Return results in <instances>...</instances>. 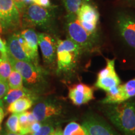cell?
<instances>
[{
  "mask_svg": "<svg viewBox=\"0 0 135 135\" xmlns=\"http://www.w3.org/2000/svg\"><path fill=\"white\" fill-rule=\"evenodd\" d=\"M55 9L44 8L31 3L21 14V26L23 28H40L46 33L56 37V20Z\"/></svg>",
  "mask_w": 135,
  "mask_h": 135,
  "instance_id": "1",
  "label": "cell"
},
{
  "mask_svg": "<svg viewBox=\"0 0 135 135\" xmlns=\"http://www.w3.org/2000/svg\"><path fill=\"white\" fill-rule=\"evenodd\" d=\"M103 111L110 121L124 135H135V102L103 104Z\"/></svg>",
  "mask_w": 135,
  "mask_h": 135,
  "instance_id": "2",
  "label": "cell"
},
{
  "mask_svg": "<svg viewBox=\"0 0 135 135\" xmlns=\"http://www.w3.org/2000/svg\"><path fill=\"white\" fill-rule=\"evenodd\" d=\"M83 53L81 49L69 38L58 39L56 49V73L68 75L75 71Z\"/></svg>",
  "mask_w": 135,
  "mask_h": 135,
  "instance_id": "3",
  "label": "cell"
},
{
  "mask_svg": "<svg viewBox=\"0 0 135 135\" xmlns=\"http://www.w3.org/2000/svg\"><path fill=\"white\" fill-rule=\"evenodd\" d=\"M8 57L12 68L18 71L21 74L23 81L30 87V89L38 94L43 88L46 86L48 73L41 66L34 65L29 62L16 60L9 55H8Z\"/></svg>",
  "mask_w": 135,
  "mask_h": 135,
  "instance_id": "4",
  "label": "cell"
},
{
  "mask_svg": "<svg viewBox=\"0 0 135 135\" xmlns=\"http://www.w3.org/2000/svg\"><path fill=\"white\" fill-rule=\"evenodd\" d=\"M65 29L67 38L78 45L83 53H93L98 50V37L88 33L77 18L65 17Z\"/></svg>",
  "mask_w": 135,
  "mask_h": 135,
  "instance_id": "5",
  "label": "cell"
},
{
  "mask_svg": "<svg viewBox=\"0 0 135 135\" xmlns=\"http://www.w3.org/2000/svg\"><path fill=\"white\" fill-rule=\"evenodd\" d=\"M0 22L3 33H13L22 28L21 15L14 0H0Z\"/></svg>",
  "mask_w": 135,
  "mask_h": 135,
  "instance_id": "6",
  "label": "cell"
},
{
  "mask_svg": "<svg viewBox=\"0 0 135 135\" xmlns=\"http://www.w3.org/2000/svg\"><path fill=\"white\" fill-rule=\"evenodd\" d=\"M116 28L123 43L135 56V21L133 15L127 13L118 14Z\"/></svg>",
  "mask_w": 135,
  "mask_h": 135,
  "instance_id": "7",
  "label": "cell"
},
{
  "mask_svg": "<svg viewBox=\"0 0 135 135\" xmlns=\"http://www.w3.org/2000/svg\"><path fill=\"white\" fill-rule=\"evenodd\" d=\"M63 112L64 108L61 102L53 99H45L38 103L32 111L36 120L40 122L61 116Z\"/></svg>",
  "mask_w": 135,
  "mask_h": 135,
  "instance_id": "8",
  "label": "cell"
},
{
  "mask_svg": "<svg viewBox=\"0 0 135 135\" xmlns=\"http://www.w3.org/2000/svg\"><path fill=\"white\" fill-rule=\"evenodd\" d=\"M119 84H121V80L115 70V60L107 59L106 66L98 73L94 85L108 93Z\"/></svg>",
  "mask_w": 135,
  "mask_h": 135,
  "instance_id": "9",
  "label": "cell"
},
{
  "mask_svg": "<svg viewBox=\"0 0 135 135\" xmlns=\"http://www.w3.org/2000/svg\"><path fill=\"white\" fill-rule=\"evenodd\" d=\"M77 20L88 33L98 36V25L99 13L96 6L91 3H85L77 13Z\"/></svg>",
  "mask_w": 135,
  "mask_h": 135,
  "instance_id": "10",
  "label": "cell"
},
{
  "mask_svg": "<svg viewBox=\"0 0 135 135\" xmlns=\"http://www.w3.org/2000/svg\"><path fill=\"white\" fill-rule=\"evenodd\" d=\"M38 46L41 49L44 63L53 68L56 60L58 39L53 35L46 33H39Z\"/></svg>",
  "mask_w": 135,
  "mask_h": 135,
  "instance_id": "11",
  "label": "cell"
},
{
  "mask_svg": "<svg viewBox=\"0 0 135 135\" xmlns=\"http://www.w3.org/2000/svg\"><path fill=\"white\" fill-rule=\"evenodd\" d=\"M82 125L89 135H119L101 116L94 113L84 116Z\"/></svg>",
  "mask_w": 135,
  "mask_h": 135,
  "instance_id": "12",
  "label": "cell"
},
{
  "mask_svg": "<svg viewBox=\"0 0 135 135\" xmlns=\"http://www.w3.org/2000/svg\"><path fill=\"white\" fill-rule=\"evenodd\" d=\"M135 97V78L126 83L119 84L110 91L106 93V96L101 101L102 104L119 103Z\"/></svg>",
  "mask_w": 135,
  "mask_h": 135,
  "instance_id": "13",
  "label": "cell"
},
{
  "mask_svg": "<svg viewBox=\"0 0 135 135\" xmlns=\"http://www.w3.org/2000/svg\"><path fill=\"white\" fill-rule=\"evenodd\" d=\"M68 97L75 105L86 104L94 99V88L82 83L74 84L69 88Z\"/></svg>",
  "mask_w": 135,
  "mask_h": 135,
  "instance_id": "14",
  "label": "cell"
},
{
  "mask_svg": "<svg viewBox=\"0 0 135 135\" xmlns=\"http://www.w3.org/2000/svg\"><path fill=\"white\" fill-rule=\"evenodd\" d=\"M6 47H7V54L13 58L18 61H23L33 63L31 60L25 52L19 41L18 33H13L11 36L9 37L6 43Z\"/></svg>",
  "mask_w": 135,
  "mask_h": 135,
  "instance_id": "15",
  "label": "cell"
},
{
  "mask_svg": "<svg viewBox=\"0 0 135 135\" xmlns=\"http://www.w3.org/2000/svg\"><path fill=\"white\" fill-rule=\"evenodd\" d=\"M24 38L26 45L31 52V58L33 63L40 65L38 63V35L33 28H25L20 32Z\"/></svg>",
  "mask_w": 135,
  "mask_h": 135,
  "instance_id": "16",
  "label": "cell"
},
{
  "mask_svg": "<svg viewBox=\"0 0 135 135\" xmlns=\"http://www.w3.org/2000/svg\"><path fill=\"white\" fill-rule=\"evenodd\" d=\"M24 97H30L37 100L38 99V94L24 86L18 89H9L7 93L3 98V104L8 106L17 99Z\"/></svg>",
  "mask_w": 135,
  "mask_h": 135,
  "instance_id": "17",
  "label": "cell"
},
{
  "mask_svg": "<svg viewBox=\"0 0 135 135\" xmlns=\"http://www.w3.org/2000/svg\"><path fill=\"white\" fill-rule=\"evenodd\" d=\"M35 99L30 97H24L17 99L8 106L7 111L10 113H21L31 108Z\"/></svg>",
  "mask_w": 135,
  "mask_h": 135,
  "instance_id": "18",
  "label": "cell"
},
{
  "mask_svg": "<svg viewBox=\"0 0 135 135\" xmlns=\"http://www.w3.org/2000/svg\"><path fill=\"white\" fill-rule=\"evenodd\" d=\"M91 2L92 0H63L64 7L66 11L65 17L77 18V13L83 5Z\"/></svg>",
  "mask_w": 135,
  "mask_h": 135,
  "instance_id": "19",
  "label": "cell"
},
{
  "mask_svg": "<svg viewBox=\"0 0 135 135\" xmlns=\"http://www.w3.org/2000/svg\"><path fill=\"white\" fill-rule=\"evenodd\" d=\"M63 135H89L84 126L76 122H70L65 126Z\"/></svg>",
  "mask_w": 135,
  "mask_h": 135,
  "instance_id": "20",
  "label": "cell"
},
{
  "mask_svg": "<svg viewBox=\"0 0 135 135\" xmlns=\"http://www.w3.org/2000/svg\"><path fill=\"white\" fill-rule=\"evenodd\" d=\"M12 70L13 68L8 59V55L0 54V78L7 82L8 77Z\"/></svg>",
  "mask_w": 135,
  "mask_h": 135,
  "instance_id": "21",
  "label": "cell"
},
{
  "mask_svg": "<svg viewBox=\"0 0 135 135\" xmlns=\"http://www.w3.org/2000/svg\"><path fill=\"white\" fill-rule=\"evenodd\" d=\"M7 83L9 89H18L23 87V79L18 71L12 70L8 77Z\"/></svg>",
  "mask_w": 135,
  "mask_h": 135,
  "instance_id": "22",
  "label": "cell"
},
{
  "mask_svg": "<svg viewBox=\"0 0 135 135\" xmlns=\"http://www.w3.org/2000/svg\"><path fill=\"white\" fill-rule=\"evenodd\" d=\"M6 128L8 131L19 133L20 125L19 123V113H13L8 118L6 122Z\"/></svg>",
  "mask_w": 135,
  "mask_h": 135,
  "instance_id": "23",
  "label": "cell"
},
{
  "mask_svg": "<svg viewBox=\"0 0 135 135\" xmlns=\"http://www.w3.org/2000/svg\"><path fill=\"white\" fill-rule=\"evenodd\" d=\"M55 129L53 123H47L42 124L41 127L38 131L30 135H50Z\"/></svg>",
  "mask_w": 135,
  "mask_h": 135,
  "instance_id": "24",
  "label": "cell"
},
{
  "mask_svg": "<svg viewBox=\"0 0 135 135\" xmlns=\"http://www.w3.org/2000/svg\"><path fill=\"white\" fill-rule=\"evenodd\" d=\"M8 90H9V87H8L7 82L0 78V106H3L2 99L7 93Z\"/></svg>",
  "mask_w": 135,
  "mask_h": 135,
  "instance_id": "25",
  "label": "cell"
},
{
  "mask_svg": "<svg viewBox=\"0 0 135 135\" xmlns=\"http://www.w3.org/2000/svg\"><path fill=\"white\" fill-rule=\"evenodd\" d=\"M14 2L21 15L24 11L25 8L28 5L31 4V1L30 0H14Z\"/></svg>",
  "mask_w": 135,
  "mask_h": 135,
  "instance_id": "26",
  "label": "cell"
},
{
  "mask_svg": "<svg viewBox=\"0 0 135 135\" xmlns=\"http://www.w3.org/2000/svg\"><path fill=\"white\" fill-rule=\"evenodd\" d=\"M42 124H43V123L42 122H40V121H36V122L32 123L30 126L29 129H28V135L32 134L38 131L41 127Z\"/></svg>",
  "mask_w": 135,
  "mask_h": 135,
  "instance_id": "27",
  "label": "cell"
},
{
  "mask_svg": "<svg viewBox=\"0 0 135 135\" xmlns=\"http://www.w3.org/2000/svg\"><path fill=\"white\" fill-rule=\"evenodd\" d=\"M33 2L35 4L44 8H48L51 7L50 0H33Z\"/></svg>",
  "mask_w": 135,
  "mask_h": 135,
  "instance_id": "28",
  "label": "cell"
},
{
  "mask_svg": "<svg viewBox=\"0 0 135 135\" xmlns=\"http://www.w3.org/2000/svg\"><path fill=\"white\" fill-rule=\"evenodd\" d=\"M0 54L1 55H7V47L6 43L5 41H3V40L0 37Z\"/></svg>",
  "mask_w": 135,
  "mask_h": 135,
  "instance_id": "29",
  "label": "cell"
},
{
  "mask_svg": "<svg viewBox=\"0 0 135 135\" xmlns=\"http://www.w3.org/2000/svg\"><path fill=\"white\" fill-rule=\"evenodd\" d=\"M27 113V116H28V121H29L30 124H32V123L36 122V121H38L35 118V116L33 114V113L30 112V111H26Z\"/></svg>",
  "mask_w": 135,
  "mask_h": 135,
  "instance_id": "30",
  "label": "cell"
},
{
  "mask_svg": "<svg viewBox=\"0 0 135 135\" xmlns=\"http://www.w3.org/2000/svg\"><path fill=\"white\" fill-rule=\"evenodd\" d=\"M5 116L4 109L3 108V106H0V131H1V123H2V121L4 119V117Z\"/></svg>",
  "mask_w": 135,
  "mask_h": 135,
  "instance_id": "31",
  "label": "cell"
},
{
  "mask_svg": "<svg viewBox=\"0 0 135 135\" xmlns=\"http://www.w3.org/2000/svg\"><path fill=\"white\" fill-rule=\"evenodd\" d=\"M125 1L129 6L135 8V0H125Z\"/></svg>",
  "mask_w": 135,
  "mask_h": 135,
  "instance_id": "32",
  "label": "cell"
},
{
  "mask_svg": "<svg viewBox=\"0 0 135 135\" xmlns=\"http://www.w3.org/2000/svg\"><path fill=\"white\" fill-rule=\"evenodd\" d=\"M2 135H23L21 134H20V133H11L9 132V131H6V132H4L3 133Z\"/></svg>",
  "mask_w": 135,
  "mask_h": 135,
  "instance_id": "33",
  "label": "cell"
},
{
  "mask_svg": "<svg viewBox=\"0 0 135 135\" xmlns=\"http://www.w3.org/2000/svg\"><path fill=\"white\" fill-rule=\"evenodd\" d=\"M3 33V29H2V26H1V22H0V33Z\"/></svg>",
  "mask_w": 135,
  "mask_h": 135,
  "instance_id": "34",
  "label": "cell"
},
{
  "mask_svg": "<svg viewBox=\"0 0 135 135\" xmlns=\"http://www.w3.org/2000/svg\"><path fill=\"white\" fill-rule=\"evenodd\" d=\"M133 18H134V21H135V15H133Z\"/></svg>",
  "mask_w": 135,
  "mask_h": 135,
  "instance_id": "35",
  "label": "cell"
},
{
  "mask_svg": "<svg viewBox=\"0 0 135 135\" xmlns=\"http://www.w3.org/2000/svg\"><path fill=\"white\" fill-rule=\"evenodd\" d=\"M30 1H31V2H33V0H30Z\"/></svg>",
  "mask_w": 135,
  "mask_h": 135,
  "instance_id": "36",
  "label": "cell"
}]
</instances>
